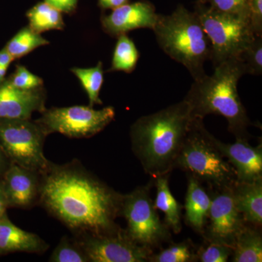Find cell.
<instances>
[{
	"label": "cell",
	"instance_id": "cell-1",
	"mask_svg": "<svg viewBox=\"0 0 262 262\" xmlns=\"http://www.w3.org/2000/svg\"><path fill=\"white\" fill-rule=\"evenodd\" d=\"M123 194L88 171L77 162L51 163L41 173L39 201L75 235L107 234L122 229Z\"/></svg>",
	"mask_w": 262,
	"mask_h": 262
},
{
	"label": "cell",
	"instance_id": "cell-2",
	"mask_svg": "<svg viewBox=\"0 0 262 262\" xmlns=\"http://www.w3.org/2000/svg\"><path fill=\"white\" fill-rule=\"evenodd\" d=\"M192 119L185 100L151 115L130 126L133 152L151 178L169 175L187 137Z\"/></svg>",
	"mask_w": 262,
	"mask_h": 262
},
{
	"label": "cell",
	"instance_id": "cell-3",
	"mask_svg": "<svg viewBox=\"0 0 262 262\" xmlns=\"http://www.w3.org/2000/svg\"><path fill=\"white\" fill-rule=\"evenodd\" d=\"M245 75L244 63L233 58L215 67L213 75L194 81L184 98L190 107L192 120L220 115L227 120L229 132L236 139L249 141L248 127L253 124L237 91L239 79Z\"/></svg>",
	"mask_w": 262,
	"mask_h": 262
},
{
	"label": "cell",
	"instance_id": "cell-4",
	"mask_svg": "<svg viewBox=\"0 0 262 262\" xmlns=\"http://www.w3.org/2000/svg\"><path fill=\"white\" fill-rule=\"evenodd\" d=\"M152 31L164 53L185 67L194 81L207 75L204 64L211 59V45L194 12L179 5L171 14L158 15Z\"/></svg>",
	"mask_w": 262,
	"mask_h": 262
},
{
	"label": "cell",
	"instance_id": "cell-5",
	"mask_svg": "<svg viewBox=\"0 0 262 262\" xmlns=\"http://www.w3.org/2000/svg\"><path fill=\"white\" fill-rule=\"evenodd\" d=\"M212 135L201 119L191 122L175 168L206 183L211 190L231 187L236 182L235 170L217 149Z\"/></svg>",
	"mask_w": 262,
	"mask_h": 262
},
{
	"label": "cell",
	"instance_id": "cell-6",
	"mask_svg": "<svg viewBox=\"0 0 262 262\" xmlns=\"http://www.w3.org/2000/svg\"><path fill=\"white\" fill-rule=\"evenodd\" d=\"M194 12L211 42L213 68L237 58L256 36L248 15L223 13L198 3Z\"/></svg>",
	"mask_w": 262,
	"mask_h": 262
},
{
	"label": "cell",
	"instance_id": "cell-7",
	"mask_svg": "<svg viewBox=\"0 0 262 262\" xmlns=\"http://www.w3.org/2000/svg\"><path fill=\"white\" fill-rule=\"evenodd\" d=\"M154 182L123 194L120 215L127 222V234L134 242L154 251L171 241L170 229L160 220L150 191Z\"/></svg>",
	"mask_w": 262,
	"mask_h": 262
},
{
	"label": "cell",
	"instance_id": "cell-8",
	"mask_svg": "<svg viewBox=\"0 0 262 262\" xmlns=\"http://www.w3.org/2000/svg\"><path fill=\"white\" fill-rule=\"evenodd\" d=\"M48 136L36 120H0V146L10 161L40 173L47 170L51 164L44 153Z\"/></svg>",
	"mask_w": 262,
	"mask_h": 262
},
{
	"label": "cell",
	"instance_id": "cell-9",
	"mask_svg": "<svg viewBox=\"0 0 262 262\" xmlns=\"http://www.w3.org/2000/svg\"><path fill=\"white\" fill-rule=\"evenodd\" d=\"M115 110L106 106L96 110L91 106L46 108L36 122L47 132L59 133L70 138L92 137L115 120Z\"/></svg>",
	"mask_w": 262,
	"mask_h": 262
},
{
	"label": "cell",
	"instance_id": "cell-10",
	"mask_svg": "<svg viewBox=\"0 0 262 262\" xmlns=\"http://www.w3.org/2000/svg\"><path fill=\"white\" fill-rule=\"evenodd\" d=\"M90 262H145L153 250L136 244L125 229L107 234L75 235Z\"/></svg>",
	"mask_w": 262,
	"mask_h": 262
},
{
	"label": "cell",
	"instance_id": "cell-11",
	"mask_svg": "<svg viewBox=\"0 0 262 262\" xmlns=\"http://www.w3.org/2000/svg\"><path fill=\"white\" fill-rule=\"evenodd\" d=\"M211 206L203 237L204 241L233 248L236 239L246 225L234 203L231 187L211 190Z\"/></svg>",
	"mask_w": 262,
	"mask_h": 262
},
{
	"label": "cell",
	"instance_id": "cell-12",
	"mask_svg": "<svg viewBox=\"0 0 262 262\" xmlns=\"http://www.w3.org/2000/svg\"><path fill=\"white\" fill-rule=\"evenodd\" d=\"M158 15L154 5L149 1L127 3L108 15L101 18V27L105 33L113 37H118L138 29L152 30L158 20Z\"/></svg>",
	"mask_w": 262,
	"mask_h": 262
},
{
	"label": "cell",
	"instance_id": "cell-13",
	"mask_svg": "<svg viewBox=\"0 0 262 262\" xmlns=\"http://www.w3.org/2000/svg\"><path fill=\"white\" fill-rule=\"evenodd\" d=\"M46 101L44 87L20 89L6 79L0 84V120L31 119L34 113H42L46 110Z\"/></svg>",
	"mask_w": 262,
	"mask_h": 262
},
{
	"label": "cell",
	"instance_id": "cell-14",
	"mask_svg": "<svg viewBox=\"0 0 262 262\" xmlns=\"http://www.w3.org/2000/svg\"><path fill=\"white\" fill-rule=\"evenodd\" d=\"M40 178L39 172L10 163L1 179L8 208H29L39 201Z\"/></svg>",
	"mask_w": 262,
	"mask_h": 262
},
{
	"label": "cell",
	"instance_id": "cell-15",
	"mask_svg": "<svg viewBox=\"0 0 262 262\" xmlns=\"http://www.w3.org/2000/svg\"><path fill=\"white\" fill-rule=\"evenodd\" d=\"M217 149L231 164L238 182H255L262 180V144L252 146L245 139H236L233 144H225L216 138Z\"/></svg>",
	"mask_w": 262,
	"mask_h": 262
},
{
	"label": "cell",
	"instance_id": "cell-16",
	"mask_svg": "<svg viewBox=\"0 0 262 262\" xmlns=\"http://www.w3.org/2000/svg\"><path fill=\"white\" fill-rule=\"evenodd\" d=\"M49 245L37 234L19 228L7 213L0 216V255L24 252L42 253Z\"/></svg>",
	"mask_w": 262,
	"mask_h": 262
},
{
	"label": "cell",
	"instance_id": "cell-17",
	"mask_svg": "<svg viewBox=\"0 0 262 262\" xmlns=\"http://www.w3.org/2000/svg\"><path fill=\"white\" fill-rule=\"evenodd\" d=\"M187 190L185 196V220L188 227L203 235L211 206V196L201 182L187 174Z\"/></svg>",
	"mask_w": 262,
	"mask_h": 262
},
{
	"label": "cell",
	"instance_id": "cell-18",
	"mask_svg": "<svg viewBox=\"0 0 262 262\" xmlns=\"http://www.w3.org/2000/svg\"><path fill=\"white\" fill-rule=\"evenodd\" d=\"M236 207L246 223L262 225V180L248 183L236 181L231 187Z\"/></svg>",
	"mask_w": 262,
	"mask_h": 262
},
{
	"label": "cell",
	"instance_id": "cell-19",
	"mask_svg": "<svg viewBox=\"0 0 262 262\" xmlns=\"http://www.w3.org/2000/svg\"><path fill=\"white\" fill-rule=\"evenodd\" d=\"M153 179L157 189L155 208L164 213V223L170 230L175 234L180 233L182 227V206L170 192L168 175Z\"/></svg>",
	"mask_w": 262,
	"mask_h": 262
},
{
	"label": "cell",
	"instance_id": "cell-20",
	"mask_svg": "<svg viewBox=\"0 0 262 262\" xmlns=\"http://www.w3.org/2000/svg\"><path fill=\"white\" fill-rule=\"evenodd\" d=\"M261 227L246 223L239 232L233 247V262H261Z\"/></svg>",
	"mask_w": 262,
	"mask_h": 262
},
{
	"label": "cell",
	"instance_id": "cell-21",
	"mask_svg": "<svg viewBox=\"0 0 262 262\" xmlns=\"http://www.w3.org/2000/svg\"><path fill=\"white\" fill-rule=\"evenodd\" d=\"M63 13L46 2L37 3L27 11L29 27L34 32L42 33L51 30H63L65 27Z\"/></svg>",
	"mask_w": 262,
	"mask_h": 262
},
{
	"label": "cell",
	"instance_id": "cell-22",
	"mask_svg": "<svg viewBox=\"0 0 262 262\" xmlns=\"http://www.w3.org/2000/svg\"><path fill=\"white\" fill-rule=\"evenodd\" d=\"M139 56V52L133 39L127 34H122L117 37L111 67L108 71L131 73L135 70Z\"/></svg>",
	"mask_w": 262,
	"mask_h": 262
},
{
	"label": "cell",
	"instance_id": "cell-23",
	"mask_svg": "<svg viewBox=\"0 0 262 262\" xmlns=\"http://www.w3.org/2000/svg\"><path fill=\"white\" fill-rule=\"evenodd\" d=\"M50 42L42 34L33 31L29 26L19 30L7 43L5 48L15 60L27 56L31 52L42 46H47Z\"/></svg>",
	"mask_w": 262,
	"mask_h": 262
},
{
	"label": "cell",
	"instance_id": "cell-24",
	"mask_svg": "<svg viewBox=\"0 0 262 262\" xmlns=\"http://www.w3.org/2000/svg\"><path fill=\"white\" fill-rule=\"evenodd\" d=\"M71 72L80 80L82 88L87 93L89 106L94 107V105L102 104V101L99 97L103 83L102 62L98 61L96 67L91 68L74 67L71 69Z\"/></svg>",
	"mask_w": 262,
	"mask_h": 262
},
{
	"label": "cell",
	"instance_id": "cell-25",
	"mask_svg": "<svg viewBox=\"0 0 262 262\" xmlns=\"http://www.w3.org/2000/svg\"><path fill=\"white\" fill-rule=\"evenodd\" d=\"M195 246L190 239L179 244H171L159 253H153L149 262H194L196 261Z\"/></svg>",
	"mask_w": 262,
	"mask_h": 262
},
{
	"label": "cell",
	"instance_id": "cell-26",
	"mask_svg": "<svg viewBox=\"0 0 262 262\" xmlns=\"http://www.w3.org/2000/svg\"><path fill=\"white\" fill-rule=\"evenodd\" d=\"M49 261L51 262H89L80 244L75 239L67 236L62 237L60 242L53 250Z\"/></svg>",
	"mask_w": 262,
	"mask_h": 262
},
{
	"label": "cell",
	"instance_id": "cell-27",
	"mask_svg": "<svg viewBox=\"0 0 262 262\" xmlns=\"http://www.w3.org/2000/svg\"><path fill=\"white\" fill-rule=\"evenodd\" d=\"M237 58L244 63L246 75H261L262 36H255L252 42Z\"/></svg>",
	"mask_w": 262,
	"mask_h": 262
},
{
	"label": "cell",
	"instance_id": "cell-28",
	"mask_svg": "<svg viewBox=\"0 0 262 262\" xmlns=\"http://www.w3.org/2000/svg\"><path fill=\"white\" fill-rule=\"evenodd\" d=\"M233 248L227 245L204 241L196 251V261L227 262L232 257Z\"/></svg>",
	"mask_w": 262,
	"mask_h": 262
},
{
	"label": "cell",
	"instance_id": "cell-29",
	"mask_svg": "<svg viewBox=\"0 0 262 262\" xmlns=\"http://www.w3.org/2000/svg\"><path fill=\"white\" fill-rule=\"evenodd\" d=\"M10 83L18 89L33 90L43 87V80L39 76L34 75L22 65H17L14 73L8 79Z\"/></svg>",
	"mask_w": 262,
	"mask_h": 262
},
{
	"label": "cell",
	"instance_id": "cell-30",
	"mask_svg": "<svg viewBox=\"0 0 262 262\" xmlns=\"http://www.w3.org/2000/svg\"><path fill=\"white\" fill-rule=\"evenodd\" d=\"M196 3L223 13L248 15L247 0H198Z\"/></svg>",
	"mask_w": 262,
	"mask_h": 262
},
{
	"label": "cell",
	"instance_id": "cell-31",
	"mask_svg": "<svg viewBox=\"0 0 262 262\" xmlns=\"http://www.w3.org/2000/svg\"><path fill=\"white\" fill-rule=\"evenodd\" d=\"M247 8L255 35L262 36V0H247Z\"/></svg>",
	"mask_w": 262,
	"mask_h": 262
},
{
	"label": "cell",
	"instance_id": "cell-32",
	"mask_svg": "<svg viewBox=\"0 0 262 262\" xmlns=\"http://www.w3.org/2000/svg\"><path fill=\"white\" fill-rule=\"evenodd\" d=\"M44 2L60 10L62 13L72 14L77 9L79 0H44Z\"/></svg>",
	"mask_w": 262,
	"mask_h": 262
},
{
	"label": "cell",
	"instance_id": "cell-33",
	"mask_svg": "<svg viewBox=\"0 0 262 262\" xmlns=\"http://www.w3.org/2000/svg\"><path fill=\"white\" fill-rule=\"evenodd\" d=\"M98 5L101 9L112 10L129 3V0H98Z\"/></svg>",
	"mask_w": 262,
	"mask_h": 262
},
{
	"label": "cell",
	"instance_id": "cell-34",
	"mask_svg": "<svg viewBox=\"0 0 262 262\" xmlns=\"http://www.w3.org/2000/svg\"><path fill=\"white\" fill-rule=\"evenodd\" d=\"M13 61H15L14 58L5 48L0 51V67L8 68Z\"/></svg>",
	"mask_w": 262,
	"mask_h": 262
},
{
	"label": "cell",
	"instance_id": "cell-35",
	"mask_svg": "<svg viewBox=\"0 0 262 262\" xmlns=\"http://www.w3.org/2000/svg\"><path fill=\"white\" fill-rule=\"evenodd\" d=\"M10 163H11V162L8 159L7 155H5V151H3L1 146H0V179L4 175L5 172L9 167Z\"/></svg>",
	"mask_w": 262,
	"mask_h": 262
},
{
	"label": "cell",
	"instance_id": "cell-36",
	"mask_svg": "<svg viewBox=\"0 0 262 262\" xmlns=\"http://www.w3.org/2000/svg\"><path fill=\"white\" fill-rule=\"evenodd\" d=\"M8 208V205L7 203L6 196H5L4 189H3L1 179H0V216L6 213V210Z\"/></svg>",
	"mask_w": 262,
	"mask_h": 262
},
{
	"label": "cell",
	"instance_id": "cell-37",
	"mask_svg": "<svg viewBox=\"0 0 262 262\" xmlns=\"http://www.w3.org/2000/svg\"><path fill=\"white\" fill-rule=\"evenodd\" d=\"M8 69V68H6V67H0V84L3 83V82L6 80V79H5V75H6Z\"/></svg>",
	"mask_w": 262,
	"mask_h": 262
}]
</instances>
